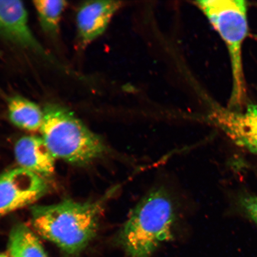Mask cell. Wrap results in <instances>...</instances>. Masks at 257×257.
<instances>
[{
	"label": "cell",
	"mask_w": 257,
	"mask_h": 257,
	"mask_svg": "<svg viewBox=\"0 0 257 257\" xmlns=\"http://www.w3.org/2000/svg\"><path fill=\"white\" fill-rule=\"evenodd\" d=\"M115 186L94 201L66 200L31 208V223L36 232L64 252H81L97 233L108 201L118 190Z\"/></svg>",
	"instance_id": "cell-1"
},
{
	"label": "cell",
	"mask_w": 257,
	"mask_h": 257,
	"mask_svg": "<svg viewBox=\"0 0 257 257\" xmlns=\"http://www.w3.org/2000/svg\"><path fill=\"white\" fill-rule=\"evenodd\" d=\"M176 221L174 203L163 188L153 189L135 207L120 228L117 239L131 257H149L173 238Z\"/></svg>",
	"instance_id": "cell-2"
},
{
	"label": "cell",
	"mask_w": 257,
	"mask_h": 257,
	"mask_svg": "<svg viewBox=\"0 0 257 257\" xmlns=\"http://www.w3.org/2000/svg\"><path fill=\"white\" fill-rule=\"evenodd\" d=\"M44 111L41 138L56 159L86 165L107 152L103 140L69 109L52 104L47 105Z\"/></svg>",
	"instance_id": "cell-3"
},
{
	"label": "cell",
	"mask_w": 257,
	"mask_h": 257,
	"mask_svg": "<svg viewBox=\"0 0 257 257\" xmlns=\"http://www.w3.org/2000/svg\"><path fill=\"white\" fill-rule=\"evenodd\" d=\"M195 3L226 45L233 82L228 108H240L246 95L242 50L248 35L247 3L243 0H204Z\"/></svg>",
	"instance_id": "cell-4"
},
{
	"label": "cell",
	"mask_w": 257,
	"mask_h": 257,
	"mask_svg": "<svg viewBox=\"0 0 257 257\" xmlns=\"http://www.w3.org/2000/svg\"><path fill=\"white\" fill-rule=\"evenodd\" d=\"M46 178L21 168L0 174V217L34 204L47 194Z\"/></svg>",
	"instance_id": "cell-5"
},
{
	"label": "cell",
	"mask_w": 257,
	"mask_h": 257,
	"mask_svg": "<svg viewBox=\"0 0 257 257\" xmlns=\"http://www.w3.org/2000/svg\"><path fill=\"white\" fill-rule=\"evenodd\" d=\"M207 120L236 145L257 156V105L249 104L245 110H233L211 104Z\"/></svg>",
	"instance_id": "cell-6"
},
{
	"label": "cell",
	"mask_w": 257,
	"mask_h": 257,
	"mask_svg": "<svg viewBox=\"0 0 257 257\" xmlns=\"http://www.w3.org/2000/svg\"><path fill=\"white\" fill-rule=\"evenodd\" d=\"M0 36L19 47L32 51L53 62L32 32L24 3L15 0H0Z\"/></svg>",
	"instance_id": "cell-7"
},
{
	"label": "cell",
	"mask_w": 257,
	"mask_h": 257,
	"mask_svg": "<svg viewBox=\"0 0 257 257\" xmlns=\"http://www.w3.org/2000/svg\"><path fill=\"white\" fill-rule=\"evenodd\" d=\"M119 1H89L80 6L76 27L80 43L86 46L104 33L113 16L122 6Z\"/></svg>",
	"instance_id": "cell-8"
},
{
	"label": "cell",
	"mask_w": 257,
	"mask_h": 257,
	"mask_svg": "<svg viewBox=\"0 0 257 257\" xmlns=\"http://www.w3.org/2000/svg\"><path fill=\"white\" fill-rule=\"evenodd\" d=\"M15 155L20 168L43 178L55 171L56 159L41 137L21 138L15 144Z\"/></svg>",
	"instance_id": "cell-9"
},
{
	"label": "cell",
	"mask_w": 257,
	"mask_h": 257,
	"mask_svg": "<svg viewBox=\"0 0 257 257\" xmlns=\"http://www.w3.org/2000/svg\"><path fill=\"white\" fill-rule=\"evenodd\" d=\"M8 115L12 123L22 130L40 131L44 118V111L34 102L20 95L10 98Z\"/></svg>",
	"instance_id": "cell-10"
},
{
	"label": "cell",
	"mask_w": 257,
	"mask_h": 257,
	"mask_svg": "<svg viewBox=\"0 0 257 257\" xmlns=\"http://www.w3.org/2000/svg\"><path fill=\"white\" fill-rule=\"evenodd\" d=\"M9 254L12 257H48L36 234L27 225H15L10 232Z\"/></svg>",
	"instance_id": "cell-11"
},
{
	"label": "cell",
	"mask_w": 257,
	"mask_h": 257,
	"mask_svg": "<svg viewBox=\"0 0 257 257\" xmlns=\"http://www.w3.org/2000/svg\"><path fill=\"white\" fill-rule=\"evenodd\" d=\"M33 3L43 30L51 35L57 34L67 2L63 0H37Z\"/></svg>",
	"instance_id": "cell-12"
},
{
	"label": "cell",
	"mask_w": 257,
	"mask_h": 257,
	"mask_svg": "<svg viewBox=\"0 0 257 257\" xmlns=\"http://www.w3.org/2000/svg\"><path fill=\"white\" fill-rule=\"evenodd\" d=\"M239 204L244 214L257 224V197L249 194L239 198Z\"/></svg>",
	"instance_id": "cell-13"
},
{
	"label": "cell",
	"mask_w": 257,
	"mask_h": 257,
	"mask_svg": "<svg viewBox=\"0 0 257 257\" xmlns=\"http://www.w3.org/2000/svg\"><path fill=\"white\" fill-rule=\"evenodd\" d=\"M0 257H12L11 255L6 254V253H0Z\"/></svg>",
	"instance_id": "cell-14"
}]
</instances>
